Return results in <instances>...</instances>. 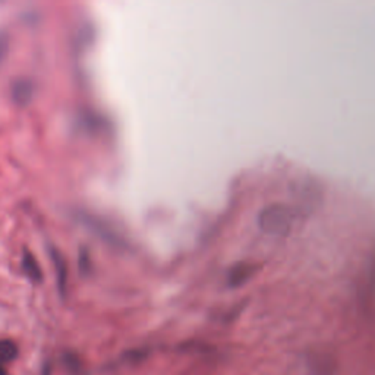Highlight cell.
<instances>
[{
  "instance_id": "obj_1",
  "label": "cell",
  "mask_w": 375,
  "mask_h": 375,
  "mask_svg": "<svg viewBox=\"0 0 375 375\" xmlns=\"http://www.w3.org/2000/svg\"><path fill=\"white\" fill-rule=\"evenodd\" d=\"M293 222L292 210L285 204H270L258 214V226L270 234H286Z\"/></svg>"
},
{
  "instance_id": "obj_2",
  "label": "cell",
  "mask_w": 375,
  "mask_h": 375,
  "mask_svg": "<svg viewBox=\"0 0 375 375\" xmlns=\"http://www.w3.org/2000/svg\"><path fill=\"white\" fill-rule=\"evenodd\" d=\"M36 94V85L34 83L28 80V78H18L15 80L10 88V96L15 104H18L21 107L28 106L34 99Z\"/></svg>"
},
{
  "instance_id": "obj_3",
  "label": "cell",
  "mask_w": 375,
  "mask_h": 375,
  "mask_svg": "<svg viewBox=\"0 0 375 375\" xmlns=\"http://www.w3.org/2000/svg\"><path fill=\"white\" fill-rule=\"evenodd\" d=\"M52 261L55 265V273H56V280H57V288L62 295L66 293V286H68V264L57 249L52 248L50 249Z\"/></svg>"
},
{
  "instance_id": "obj_4",
  "label": "cell",
  "mask_w": 375,
  "mask_h": 375,
  "mask_svg": "<svg viewBox=\"0 0 375 375\" xmlns=\"http://www.w3.org/2000/svg\"><path fill=\"white\" fill-rule=\"evenodd\" d=\"M21 267H22V273L31 281H34V283H40V281L43 280V271H41L40 264L36 260V257L28 251V249H24V253H22Z\"/></svg>"
},
{
  "instance_id": "obj_5",
  "label": "cell",
  "mask_w": 375,
  "mask_h": 375,
  "mask_svg": "<svg viewBox=\"0 0 375 375\" xmlns=\"http://www.w3.org/2000/svg\"><path fill=\"white\" fill-rule=\"evenodd\" d=\"M18 345L12 339H0V364H9L18 358Z\"/></svg>"
},
{
  "instance_id": "obj_6",
  "label": "cell",
  "mask_w": 375,
  "mask_h": 375,
  "mask_svg": "<svg viewBox=\"0 0 375 375\" xmlns=\"http://www.w3.org/2000/svg\"><path fill=\"white\" fill-rule=\"evenodd\" d=\"M251 274V267H248L245 264H239L236 267L232 269L230 274H229V283L232 286H238L249 277Z\"/></svg>"
},
{
  "instance_id": "obj_7",
  "label": "cell",
  "mask_w": 375,
  "mask_h": 375,
  "mask_svg": "<svg viewBox=\"0 0 375 375\" xmlns=\"http://www.w3.org/2000/svg\"><path fill=\"white\" fill-rule=\"evenodd\" d=\"M80 270L84 274L91 271V260H90V254L85 248H83L80 251Z\"/></svg>"
}]
</instances>
